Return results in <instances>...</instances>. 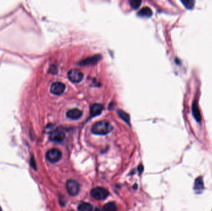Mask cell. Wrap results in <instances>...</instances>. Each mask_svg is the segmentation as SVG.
<instances>
[{
	"instance_id": "obj_1",
	"label": "cell",
	"mask_w": 212,
	"mask_h": 211,
	"mask_svg": "<svg viewBox=\"0 0 212 211\" xmlns=\"http://www.w3.org/2000/svg\"><path fill=\"white\" fill-rule=\"evenodd\" d=\"M112 130V126L107 121H101L96 123L92 127L91 131L97 135H106Z\"/></svg>"
},
{
	"instance_id": "obj_2",
	"label": "cell",
	"mask_w": 212,
	"mask_h": 211,
	"mask_svg": "<svg viewBox=\"0 0 212 211\" xmlns=\"http://www.w3.org/2000/svg\"><path fill=\"white\" fill-rule=\"evenodd\" d=\"M67 190L69 195L71 196H76L80 191V185L74 180H69L66 184Z\"/></svg>"
},
{
	"instance_id": "obj_3",
	"label": "cell",
	"mask_w": 212,
	"mask_h": 211,
	"mask_svg": "<svg viewBox=\"0 0 212 211\" xmlns=\"http://www.w3.org/2000/svg\"><path fill=\"white\" fill-rule=\"evenodd\" d=\"M108 191L104 188L96 187L91 191V196L98 201L104 200L108 196Z\"/></svg>"
},
{
	"instance_id": "obj_4",
	"label": "cell",
	"mask_w": 212,
	"mask_h": 211,
	"mask_svg": "<svg viewBox=\"0 0 212 211\" xmlns=\"http://www.w3.org/2000/svg\"><path fill=\"white\" fill-rule=\"evenodd\" d=\"M62 154L57 149H52L46 154V158L51 163H57L62 159Z\"/></svg>"
},
{
	"instance_id": "obj_5",
	"label": "cell",
	"mask_w": 212,
	"mask_h": 211,
	"mask_svg": "<svg viewBox=\"0 0 212 211\" xmlns=\"http://www.w3.org/2000/svg\"><path fill=\"white\" fill-rule=\"evenodd\" d=\"M68 77L71 82L74 83H78L83 80L84 74L80 70L78 69H73L68 72Z\"/></svg>"
},
{
	"instance_id": "obj_6",
	"label": "cell",
	"mask_w": 212,
	"mask_h": 211,
	"mask_svg": "<svg viewBox=\"0 0 212 211\" xmlns=\"http://www.w3.org/2000/svg\"><path fill=\"white\" fill-rule=\"evenodd\" d=\"M49 137L50 139L53 142H61L65 139V134L62 130L57 129L52 132Z\"/></svg>"
},
{
	"instance_id": "obj_7",
	"label": "cell",
	"mask_w": 212,
	"mask_h": 211,
	"mask_svg": "<svg viewBox=\"0 0 212 211\" xmlns=\"http://www.w3.org/2000/svg\"><path fill=\"white\" fill-rule=\"evenodd\" d=\"M65 85L60 82H55L52 84L50 88V92L56 96L62 95L65 91Z\"/></svg>"
},
{
	"instance_id": "obj_8",
	"label": "cell",
	"mask_w": 212,
	"mask_h": 211,
	"mask_svg": "<svg viewBox=\"0 0 212 211\" xmlns=\"http://www.w3.org/2000/svg\"><path fill=\"white\" fill-rule=\"evenodd\" d=\"M102 56L100 55H94L93 56H90L88 58H86L80 62V65L81 66H90L94 65L98 63V61L101 59Z\"/></svg>"
},
{
	"instance_id": "obj_9",
	"label": "cell",
	"mask_w": 212,
	"mask_h": 211,
	"mask_svg": "<svg viewBox=\"0 0 212 211\" xmlns=\"http://www.w3.org/2000/svg\"><path fill=\"white\" fill-rule=\"evenodd\" d=\"M83 115V112L79 109L74 108L69 110L67 113V116L71 119H80Z\"/></svg>"
},
{
	"instance_id": "obj_10",
	"label": "cell",
	"mask_w": 212,
	"mask_h": 211,
	"mask_svg": "<svg viewBox=\"0 0 212 211\" xmlns=\"http://www.w3.org/2000/svg\"><path fill=\"white\" fill-rule=\"evenodd\" d=\"M103 106L99 104H94L91 106L90 108V114L92 116H96L99 115L103 110Z\"/></svg>"
},
{
	"instance_id": "obj_11",
	"label": "cell",
	"mask_w": 212,
	"mask_h": 211,
	"mask_svg": "<svg viewBox=\"0 0 212 211\" xmlns=\"http://www.w3.org/2000/svg\"><path fill=\"white\" fill-rule=\"evenodd\" d=\"M152 14L153 11L149 7H144L138 12V16L141 17H150Z\"/></svg>"
},
{
	"instance_id": "obj_12",
	"label": "cell",
	"mask_w": 212,
	"mask_h": 211,
	"mask_svg": "<svg viewBox=\"0 0 212 211\" xmlns=\"http://www.w3.org/2000/svg\"><path fill=\"white\" fill-rule=\"evenodd\" d=\"M192 111H193V114H194L195 119L199 122L202 119L201 114H200V112L199 111V109L198 108V106H197L196 101H195L192 105Z\"/></svg>"
},
{
	"instance_id": "obj_13",
	"label": "cell",
	"mask_w": 212,
	"mask_h": 211,
	"mask_svg": "<svg viewBox=\"0 0 212 211\" xmlns=\"http://www.w3.org/2000/svg\"><path fill=\"white\" fill-rule=\"evenodd\" d=\"M194 189L196 191L200 192L202 191L204 189V182L202 180V178L201 177L197 178L195 182V186Z\"/></svg>"
},
{
	"instance_id": "obj_14",
	"label": "cell",
	"mask_w": 212,
	"mask_h": 211,
	"mask_svg": "<svg viewBox=\"0 0 212 211\" xmlns=\"http://www.w3.org/2000/svg\"><path fill=\"white\" fill-rule=\"evenodd\" d=\"M185 7L187 9H192L194 7L196 0H180Z\"/></svg>"
},
{
	"instance_id": "obj_15",
	"label": "cell",
	"mask_w": 212,
	"mask_h": 211,
	"mask_svg": "<svg viewBox=\"0 0 212 211\" xmlns=\"http://www.w3.org/2000/svg\"><path fill=\"white\" fill-rule=\"evenodd\" d=\"M93 206L90 203H83L78 206V209L81 211H90L93 210Z\"/></svg>"
},
{
	"instance_id": "obj_16",
	"label": "cell",
	"mask_w": 212,
	"mask_h": 211,
	"mask_svg": "<svg viewBox=\"0 0 212 211\" xmlns=\"http://www.w3.org/2000/svg\"><path fill=\"white\" fill-rule=\"evenodd\" d=\"M118 114H119L120 117L122 119H123L125 122L129 123V122H130V117H129V116H128V114L127 113H125L122 110H118Z\"/></svg>"
},
{
	"instance_id": "obj_17",
	"label": "cell",
	"mask_w": 212,
	"mask_h": 211,
	"mask_svg": "<svg viewBox=\"0 0 212 211\" xmlns=\"http://www.w3.org/2000/svg\"><path fill=\"white\" fill-rule=\"evenodd\" d=\"M103 209L105 211H116L117 206L114 203H108L104 206Z\"/></svg>"
},
{
	"instance_id": "obj_18",
	"label": "cell",
	"mask_w": 212,
	"mask_h": 211,
	"mask_svg": "<svg viewBox=\"0 0 212 211\" xmlns=\"http://www.w3.org/2000/svg\"><path fill=\"white\" fill-rule=\"evenodd\" d=\"M130 4L133 9H136L140 6L141 4V0H130Z\"/></svg>"
},
{
	"instance_id": "obj_19",
	"label": "cell",
	"mask_w": 212,
	"mask_h": 211,
	"mask_svg": "<svg viewBox=\"0 0 212 211\" xmlns=\"http://www.w3.org/2000/svg\"><path fill=\"white\" fill-rule=\"evenodd\" d=\"M0 210H1V208H0Z\"/></svg>"
}]
</instances>
